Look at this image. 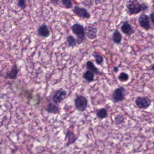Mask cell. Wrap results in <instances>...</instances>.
<instances>
[{
  "instance_id": "6da1fadb",
  "label": "cell",
  "mask_w": 154,
  "mask_h": 154,
  "mask_svg": "<svg viewBox=\"0 0 154 154\" xmlns=\"http://www.w3.org/2000/svg\"><path fill=\"white\" fill-rule=\"evenodd\" d=\"M126 7L130 15H134L141 11H145L148 7L144 3L140 4L137 0H129L126 3Z\"/></svg>"
},
{
  "instance_id": "7a4b0ae2",
  "label": "cell",
  "mask_w": 154,
  "mask_h": 154,
  "mask_svg": "<svg viewBox=\"0 0 154 154\" xmlns=\"http://www.w3.org/2000/svg\"><path fill=\"white\" fill-rule=\"evenodd\" d=\"M71 30L72 32L76 35V39L78 40V44L80 45L84 42L85 38V28L80 23H76L73 24L71 27Z\"/></svg>"
},
{
  "instance_id": "3957f363",
  "label": "cell",
  "mask_w": 154,
  "mask_h": 154,
  "mask_svg": "<svg viewBox=\"0 0 154 154\" xmlns=\"http://www.w3.org/2000/svg\"><path fill=\"white\" fill-rule=\"evenodd\" d=\"M75 107L79 112H84L88 106V100L87 97L82 94H78L74 99Z\"/></svg>"
},
{
  "instance_id": "277c9868",
  "label": "cell",
  "mask_w": 154,
  "mask_h": 154,
  "mask_svg": "<svg viewBox=\"0 0 154 154\" xmlns=\"http://www.w3.org/2000/svg\"><path fill=\"white\" fill-rule=\"evenodd\" d=\"M125 88L120 86L114 90L112 93V99L114 103H119L125 100Z\"/></svg>"
},
{
  "instance_id": "5b68a950",
  "label": "cell",
  "mask_w": 154,
  "mask_h": 154,
  "mask_svg": "<svg viewBox=\"0 0 154 154\" xmlns=\"http://www.w3.org/2000/svg\"><path fill=\"white\" fill-rule=\"evenodd\" d=\"M135 103L139 109H146L151 105L152 100L150 98L146 96H138L136 98Z\"/></svg>"
},
{
  "instance_id": "8992f818",
  "label": "cell",
  "mask_w": 154,
  "mask_h": 154,
  "mask_svg": "<svg viewBox=\"0 0 154 154\" xmlns=\"http://www.w3.org/2000/svg\"><path fill=\"white\" fill-rule=\"evenodd\" d=\"M66 91L63 88H60L54 91L52 95V100L53 102L58 104L63 102V100L66 97Z\"/></svg>"
},
{
  "instance_id": "52a82bcc",
  "label": "cell",
  "mask_w": 154,
  "mask_h": 154,
  "mask_svg": "<svg viewBox=\"0 0 154 154\" xmlns=\"http://www.w3.org/2000/svg\"><path fill=\"white\" fill-rule=\"evenodd\" d=\"M73 13L76 16L82 19H89L91 17V14L89 11L85 8L76 5L72 10Z\"/></svg>"
},
{
  "instance_id": "ba28073f",
  "label": "cell",
  "mask_w": 154,
  "mask_h": 154,
  "mask_svg": "<svg viewBox=\"0 0 154 154\" xmlns=\"http://www.w3.org/2000/svg\"><path fill=\"white\" fill-rule=\"evenodd\" d=\"M140 26L145 30H149L151 28L150 24V17L146 14H141L138 19Z\"/></svg>"
},
{
  "instance_id": "9c48e42d",
  "label": "cell",
  "mask_w": 154,
  "mask_h": 154,
  "mask_svg": "<svg viewBox=\"0 0 154 154\" xmlns=\"http://www.w3.org/2000/svg\"><path fill=\"white\" fill-rule=\"evenodd\" d=\"M78 139V137L75 135L74 132L68 129L66 132V135L64 137V140L67 141V143L66 144V147H69L73 144H74Z\"/></svg>"
},
{
  "instance_id": "30bf717a",
  "label": "cell",
  "mask_w": 154,
  "mask_h": 154,
  "mask_svg": "<svg viewBox=\"0 0 154 154\" xmlns=\"http://www.w3.org/2000/svg\"><path fill=\"white\" fill-rule=\"evenodd\" d=\"M97 29L93 26H87L85 27V36L90 40H93L96 38Z\"/></svg>"
},
{
  "instance_id": "8fae6325",
  "label": "cell",
  "mask_w": 154,
  "mask_h": 154,
  "mask_svg": "<svg viewBox=\"0 0 154 154\" xmlns=\"http://www.w3.org/2000/svg\"><path fill=\"white\" fill-rule=\"evenodd\" d=\"M120 29L121 31L127 36H131L134 33V29L128 21H125L123 23L120 27Z\"/></svg>"
},
{
  "instance_id": "7c38bea8",
  "label": "cell",
  "mask_w": 154,
  "mask_h": 154,
  "mask_svg": "<svg viewBox=\"0 0 154 154\" xmlns=\"http://www.w3.org/2000/svg\"><path fill=\"white\" fill-rule=\"evenodd\" d=\"M38 35L42 38H47L50 35V30L46 23L40 25L37 29Z\"/></svg>"
},
{
  "instance_id": "4fadbf2b",
  "label": "cell",
  "mask_w": 154,
  "mask_h": 154,
  "mask_svg": "<svg viewBox=\"0 0 154 154\" xmlns=\"http://www.w3.org/2000/svg\"><path fill=\"white\" fill-rule=\"evenodd\" d=\"M18 74L19 69L17 68V66H16V64H14L12 66L11 69L6 73L5 78L9 79H16L17 78Z\"/></svg>"
},
{
  "instance_id": "5bb4252c",
  "label": "cell",
  "mask_w": 154,
  "mask_h": 154,
  "mask_svg": "<svg viewBox=\"0 0 154 154\" xmlns=\"http://www.w3.org/2000/svg\"><path fill=\"white\" fill-rule=\"evenodd\" d=\"M46 110L49 113L57 114L60 113V108L57 103L54 102H49L46 106Z\"/></svg>"
},
{
  "instance_id": "9a60e30c",
  "label": "cell",
  "mask_w": 154,
  "mask_h": 154,
  "mask_svg": "<svg viewBox=\"0 0 154 154\" xmlns=\"http://www.w3.org/2000/svg\"><path fill=\"white\" fill-rule=\"evenodd\" d=\"M111 38L114 43L116 45H120L122 41V34L119 32L118 29H115L114 31Z\"/></svg>"
},
{
  "instance_id": "2e32d148",
  "label": "cell",
  "mask_w": 154,
  "mask_h": 154,
  "mask_svg": "<svg viewBox=\"0 0 154 154\" xmlns=\"http://www.w3.org/2000/svg\"><path fill=\"white\" fill-rule=\"evenodd\" d=\"M94 74L95 73L94 72L87 69V70L82 74V77L87 82H91L94 80Z\"/></svg>"
},
{
  "instance_id": "e0dca14e",
  "label": "cell",
  "mask_w": 154,
  "mask_h": 154,
  "mask_svg": "<svg viewBox=\"0 0 154 154\" xmlns=\"http://www.w3.org/2000/svg\"><path fill=\"white\" fill-rule=\"evenodd\" d=\"M66 42L68 47L73 48L75 47L78 44V40L73 35H69L66 37Z\"/></svg>"
},
{
  "instance_id": "ac0fdd59",
  "label": "cell",
  "mask_w": 154,
  "mask_h": 154,
  "mask_svg": "<svg viewBox=\"0 0 154 154\" xmlns=\"http://www.w3.org/2000/svg\"><path fill=\"white\" fill-rule=\"evenodd\" d=\"M96 116L99 119H103L108 116V110L105 108H101L96 111Z\"/></svg>"
},
{
  "instance_id": "d6986e66",
  "label": "cell",
  "mask_w": 154,
  "mask_h": 154,
  "mask_svg": "<svg viewBox=\"0 0 154 154\" xmlns=\"http://www.w3.org/2000/svg\"><path fill=\"white\" fill-rule=\"evenodd\" d=\"M85 66L86 68L88 70H90L91 71H92L93 72H94L95 74H99V71L98 70V69L95 66V65L94 64V63H93V61L88 60L85 63Z\"/></svg>"
},
{
  "instance_id": "ffe728a7",
  "label": "cell",
  "mask_w": 154,
  "mask_h": 154,
  "mask_svg": "<svg viewBox=\"0 0 154 154\" xmlns=\"http://www.w3.org/2000/svg\"><path fill=\"white\" fill-rule=\"evenodd\" d=\"M93 57H94V61L98 65H101L103 62V57L102 55L99 54L97 52H94L92 54Z\"/></svg>"
},
{
  "instance_id": "44dd1931",
  "label": "cell",
  "mask_w": 154,
  "mask_h": 154,
  "mask_svg": "<svg viewBox=\"0 0 154 154\" xmlns=\"http://www.w3.org/2000/svg\"><path fill=\"white\" fill-rule=\"evenodd\" d=\"M114 123L116 125H121L125 123V116L122 114H117L114 117Z\"/></svg>"
},
{
  "instance_id": "7402d4cb",
  "label": "cell",
  "mask_w": 154,
  "mask_h": 154,
  "mask_svg": "<svg viewBox=\"0 0 154 154\" xmlns=\"http://www.w3.org/2000/svg\"><path fill=\"white\" fill-rule=\"evenodd\" d=\"M117 78H118L119 81H120V82H127L129 80V76L127 73L122 72L119 73V75H118Z\"/></svg>"
},
{
  "instance_id": "603a6c76",
  "label": "cell",
  "mask_w": 154,
  "mask_h": 154,
  "mask_svg": "<svg viewBox=\"0 0 154 154\" xmlns=\"http://www.w3.org/2000/svg\"><path fill=\"white\" fill-rule=\"evenodd\" d=\"M60 1L64 8L70 9L72 7V2L71 0H60Z\"/></svg>"
},
{
  "instance_id": "cb8c5ba5",
  "label": "cell",
  "mask_w": 154,
  "mask_h": 154,
  "mask_svg": "<svg viewBox=\"0 0 154 154\" xmlns=\"http://www.w3.org/2000/svg\"><path fill=\"white\" fill-rule=\"evenodd\" d=\"M17 5L21 10H24L26 7V0H17Z\"/></svg>"
},
{
  "instance_id": "d4e9b609",
  "label": "cell",
  "mask_w": 154,
  "mask_h": 154,
  "mask_svg": "<svg viewBox=\"0 0 154 154\" xmlns=\"http://www.w3.org/2000/svg\"><path fill=\"white\" fill-rule=\"evenodd\" d=\"M60 0H51V3L54 5H58Z\"/></svg>"
},
{
  "instance_id": "484cf974",
  "label": "cell",
  "mask_w": 154,
  "mask_h": 154,
  "mask_svg": "<svg viewBox=\"0 0 154 154\" xmlns=\"http://www.w3.org/2000/svg\"><path fill=\"white\" fill-rule=\"evenodd\" d=\"M150 19L152 22L153 23V24L154 25V11L152 12L150 14Z\"/></svg>"
},
{
  "instance_id": "4316f807",
  "label": "cell",
  "mask_w": 154,
  "mask_h": 154,
  "mask_svg": "<svg viewBox=\"0 0 154 154\" xmlns=\"http://www.w3.org/2000/svg\"><path fill=\"white\" fill-rule=\"evenodd\" d=\"M113 71H114V72L117 73V72L119 71V67H117V66L114 67H113Z\"/></svg>"
},
{
  "instance_id": "83f0119b",
  "label": "cell",
  "mask_w": 154,
  "mask_h": 154,
  "mask_svg": "<svg viewBox=\"0 0 154 154\" xmlns=\"http://www.w3.org/2000/svg\"><path fill=\"white\" fill-rule=\"evenodd\" d=\"M150 70H152V71L154 72V63L151 66V67H150Z\"/></svg>"
},
{
  "instance_id": "f1b7e54d",
  "label": "cell",
  "mask_w": 154,
  "mask_h": 154,
  "mask_svg": "<svg viewBox=\"0 0 154 154\" xmlns=\"http://www.w3.org/2000/svg\"><path fill=\"white\" fill-rule=\"evenodd\" d=\"M95 2H99L100 0H94Z\"/></svg>"
}]
</instances>
